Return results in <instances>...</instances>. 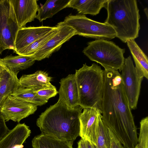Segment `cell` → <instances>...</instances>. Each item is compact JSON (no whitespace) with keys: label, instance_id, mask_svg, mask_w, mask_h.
Here are the masks:
<instances>
[{"label":"cell","instance_id":"1","mask_svg":"<svg viewBox=\"0 0 148 148\" xmlns=\"http://www.w3.org/2000/svg\"><path fill=\"white\" fill-rule=\"evenodd\" d=\"M104 84L100 111L105 125L125 148L138 143L137 128L118 71L105 68Z\"/></svg>","mask_w":148,"mask_h":148},{"label":"cell","instance_id":"2","mask_svg":"<svg viewBox=\"0 0 148 148\" xmlns=\"http://www.w3.org/2000/svg\"><path fill=\"white\" fill-rule=\"evenodd\" d=\"M80 106L71 109L57 102L41 113L36 121L42 133L56 138L73 142L79 135Z\"/></svg>","mask_w":148,"mask_h":148},{"label":"cell","instance_id":"3","mask_svg":"<svg viewBox=\"0 0 148 148\" xmlns=\"http://www.w3.org/2000/svg\"><path fill=\"white\" fill-rule=\"evenodd\" d=\"M108 13L105 23L112 27L116 37L126 43L138 36L140 16L136 0H108L105 7Z\"/></svg>","mask_w":148,"mask_h":148},{"label":"cell","instance_id":"4","mask_svg":"<svg viewBox=\"0 0 148 148\" xmlns=\"http://www.w3.org/2000/svg\"><path fill=\"white\" fill-rule=\"evenodd\" d=\"M78 88L79 106L100 111L104 84V70L97 64L86 63L74 74Z\"/></svg>","mask_w":148,"mask_h":148},{"label":"cell","instance_id":"5","mask_svg":"<svg viewBox=\"0 0 148 148\" xmlns=\"http://www.w3.org/2000/svg\"><path fill=\"white\" fill-rule=\"evenodd\" d=\"M83 53L91 60L100 64L105 68L121 71L124 64L125 49L113 42L96 39L88 42Z\"/></svg>","mask_w":148,"mask_h":148},{"label":"cell","instance_id":"6","mask_svg":"<svg viewBox=\"0 0 148 148\" xmlns=\"http://www.w3.org/2000/svg\"><path fill=\"white\" fill-rule=\"evenodd\" d=\"M62 23L73 28L75 35L96 39L109 40L116 37L113 28L105 23L92 20L83 14H70Z\"/></svg>","mask_w":148,"mask_h":148},{"label":"cell","instance_id":"7","mask_svg":"<svg viewBox=\"0 0 148 148\" xmlns=\"http://www.w3.org/2000/svg\"><path fill=\"white\" fill-rule=\"evenodd\" d=\"M20 28L10 0H0V45L3 51L14 50L16 35Z\"/></svg>","mask_w":148,"mask_h":148},{"label":"cell","instance_id":"8","mask_svg":"<svg viewBox=\"0 0 148 148\" xmlns=\"http://www.w3.org/2000/svg\"><path fill=\"white\" fill-rule=\"evenodd\" d=\"M121 76L131 110L137 107L143 78L139 77L131 56L125 58Z\"/></svg>","mask_w":148,"mask_h":148},{"label":"cell","instance_id":"9","mask_svg":"<svg viewBox=\"0 0 148 148\" xmlns=\"http://www.w3.org/2000/svg\"><path fill=\"white\" fill-rule=\"evenodd\" d=\"M0 108V111L5 121L12 120L18 123L34 114L37 109V106L12 95L4 101Z\"/></svg>","mask_w":148,"mask_h":148},{"label":"cell","instance_id":"10","mask_svg":"<svg viewBox=\"0 0 148 148\" xmlns=\"http://www.w3.org/2000/svg\"><path fill=\"white\" fill-rule=\"evenodd\" d=\"M58 31L56 34L32 57L34 60H41L49 58L61 48L62 45L75 35V31L71 27L63 24L62 22L56 25Z\"/></svg>","mask_w":148,"mask_h":148},{"label":"cell","instance_id":"11","mask_svg":"<svg viewBox=\"0 0 148 148\" xmlns=\"http://www.w3.org/2000/svg\"><path fill=\"white\" fill-rule=\"evenodd\" d=\"M83 109L79 117V136L96 146L99 121L101 116V112L96 108H86Z\"/></svg>","mask_w":148,"mask_h":148},{"label":"cell","instance_id":"12","mask_svg":"<svg viewBox=\"0 0 148 148\" xmlns=\"http://www.w3.org/2000/svg\"><path fill=\"white\" fill-rule=\"evenodd\" d=\"M58 93V102L64 104L68 108L72 109L79 106V98L75 74H69L62 79Z\"/></svg>","mask_w":148,"mask_h":148},{"label":"cell","instance_id":"13","mask_svg":"<svg viewBox=\"0 0 148 148\" xmlns=\"http://www.w3.org/2000/svg\"><path fill=\"white\" fill-rule=\"evenodd\" d=\"M20 28L36 18L39 6L36 0H10Z\"/></svg>","mask_w":148,"mask_h":148},{"label":"cell","instance_id":"14","mask_svg":"<svg viewBox=\"0 0 148 148\" xmlns=\"http://www.w3.org/2000/svg\"><path fill=\"white\" fill-rule=\"evenodd\" d=\"M54 27L42 26L25 27L20 28L16 35L14 52L16 53L32 43L51 31Z\"/></svg>","mask_w":148,"mask_h":148},{"label":"cell","instance_id":"15","mask_svg":"<svg viewBox=\"0 0 148 148\" xmlns=\"http://www.w3.org/2000/svg\"><path fill=\"white\" fill-rule=\"evenodd\" d=\"M31 133L29 127L24 123L18 124L0 140V148H23Z\"/></svg>","mask_w":148,"mask_h":148},{"label":"cell","instance_id":"16","mask_svg":"<svg viewBox=\"0 0 148 148\" xmlns=\"http://www.w3.org/2000/svg\"><path fill=\"white\" fill-rule=\"evenodd\" d=\"M18 72L5 66L0 78V106L8 97L20 86L17 76Z\"/></svg>","mask_w":148,"mask_h":148},{"label":"cell","instance_id":"17","mask_svg":"<svg viewBox=\"0 0 148 148\" xmlns=\"http://www.w3.org/2000/svg\"><path fill=\"white\" fill-rule=\"evenodd\" d=\"M51 79L47 72L40 70L33 74L23 75L19 80L21 87L32 89L36 92L51 85Z\"/></svg>","mask_w":148,"mask_h":148},{"label":"cell","instance_id":"18","mask_svg":"<svg viewBox=\"0 0 148 148\" xmlns=\"http://www.w3.org/2000/svg\"><path fill=\"white\" fill-rule=\"evenodd\" d=\"M127 45L134 59L136 71L139 77L148 79V59L134 40L127 41Z\"/></svg>","mask_w":148,"mask_h":148},{"label":"cell","instance_id":"19","mask_svg":"<svg viewBox=\"0 0 148 148\" xmlns=\"http://www.w3.org/2000/svg\"><path fill=\"white\" fill-rule=\"evenodd\" d=\"M108 0H70L67 7L77 10L81 14H89L93 16L98 14L104 8Z\"/></svg>","mask_w":148,"mask_h":148},{"label":"cell","instance_id":"20","mask_svg":"<svg viewBox=\"0 0 148 148\" xmlns=\"http://www.w3.org/2000/svg\"><path fill=\"white\" fill-rule=\"evenodd\" d=\"M73 142L41 133L33 139L32 146L33 148H73Z\"/></svg>","mask_w":148,"mask_h":148},{"label":"cell","instance_id":"21","mask_svg":"<svg viewBox=\"0 0 148 148\" xmlns=\"http://www.w3.org/2000/svg\"><path fill=\"white\" fill-rule=\"evenodd\" d=\"M70 0H47L38 9L36 18L40 22L51 18L62 10L67 8Z\"/></svg>","mask_w":148,"mask_h":148},{"label":"cell","instance_id":"22","mask_svg":"<svg viewBox=\"0 0 148 148\" xmlns=\"http://www.w3.org/2000/svg\"><path fill=\"white\" fill-rule=\"evenodd\" d=\"M35 60L32 57L22 55L8 56L3 58H0V62L11 70L19 71L26 69L35 63Z\"/></svg>","mask_w":148,"mask_h":148},{"label":"cell","instance_id":"23","mask_svg":"<svg viewBox=\"0 0 148 148\" xmlns=\"http://www.w3.org/2000/svg\"><path fill=\"white\" fill-rule=\"evenodd\" d=\"M57 26L51 31L34 42L16 53L18 55L32 57L57 32Z\"/></svg>","mask_w":148,"mask_h":148},{"label":"cell","instance_id":"24","mask_svg":"<svg viewBox=\"0 0 148 148\" xmlns=\"http://www.w3.org/2000/svg\"><path fill=\"white\" fill-rule=\"evenodd\" d=\"M11 95L37 106H42L48 101L38 95L32 89L21 86L16 90Z\"/></svg>","mask_w":148,"mask_h":148},{"label":"cell","instance_id":"25","mask_svg":"<svg viewBox=\"0 0 148 148\" xmlns=\"http://www.w3.org/2000/svg\"><path fill=\"white\" fill-rule=\"evenodd\" d=\"M96 148H110V141L107 127L103 122L100 116L97 136Z\"/></svg>","mask_w":148,"mask_h":148},{"label":"cell","instance_id":"26","mask_svg":"<svg viewBox=\"0 0 148 148\" xmlns=\"http://www.w3.org/2000/svg\"><path fill=\"white\" fill-rule=\"evenodd\" d=\"M138 148H148V117L143 118L140 122V131L138 139Z\"/></svg>","mask_w":148,"mask_h":148},{"label":"cell","instance_id":"27","mask_svg":"<svg viewBox=\"0 0 148 148\" xmlns=\"http://www.w3.org/2000/svg\"><path fill=\"white\" fill-rule=\"evenodd\" d=\"M35 92L40 96L47 100L56 96L58 93L55 86L52 84Z\"/></svg>","mask_w":148,"mask_h":148},{"label":"cell","instance_id":"28","mask_svg":"<svg viewBox=\"0 0 148 148\" xmlns=\"http://www.w3.org/2000/svg\"><path fill=\"white\" fill-rule=\"evenodd\" d=\"M107 129L110 138V148H125L112 131L108 127Z\"/></svg>","mask_w":148,"mask_h":148},{"label":"cell","instance_id":"29","mask_svg":"<svg viewBox=\"0 0 148 148\" xmlns=\"http://www.w3.org/2000/svg\"><path fill=\"white\" fill-rule=\"evenodd\" d=\"M4 118L0 111V140L4 137L10 130L7 127Z\"/></svg>","mask_w":148,"mask_h":148},{"label":"cell","instance_id":"30","mask_svg":"<svg viewBox=\"0 0 148 148\" xmlns=\"http://www.w3.org/2000/svg\"><path fill=\"white\" fill-rule=\"evenodd\" d=\"M77 145V148H87L85 140L82 138L78 142Z\"/></svg>","mask_w":148,"mask_h":148},{"label":"cell","instance_id":"31","mask_svg":"<svg viewBox=\"0 0 148 148\" xmlns=\"http://www.w3.org/2000/svg\"><path fill=\"white\" fill-rule=\"evenodd\" d=\"M5 68V66L0 62V78L1 77Z\"/></svg>","mask_w":148,"mask_h":148},{"label":"cell","instance_id":"32","mask_svg":"<svg viewBox=\"0 0 148 148\" xmlns=\"http://www.w3.org/2000/svg\"><path fill=\"white\" fill-rule=\"evenodd\" d=\"M87 148H96L95 146L87 140H85Z\"/></svg>","mask_w":148,"mask_h":148},{"label":"cell","instance_id":"33","mask_svg":"<svg viewBox=\"0 0 148 148\" xmlns=\"http://www.w3.org/2000/svg\"><path fill=\"white\" fill-rule=\"evenodd\" d=\"M3 51L2 50L0 45V54H1L2 53Z\"/></svg>","mask_w":148,"mask_h":148},{"label":"cell","instance_id":"34","mask_svg":"<svg viewBox=\"0 0 148 148\" xmlns=\"http://www.w3.org/2000/svg\"><path fill=\"white\" fill-rule=\"evenodd\" d=\"M134 148H138V144H137L136 146L134 147Z\"/></svg>","mask_w":148,"mask_h":148}]
</instances>
